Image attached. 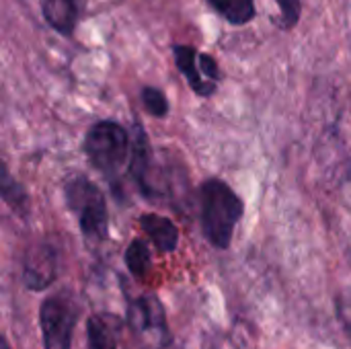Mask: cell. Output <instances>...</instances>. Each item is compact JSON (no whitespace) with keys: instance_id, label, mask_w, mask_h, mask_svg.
<instances>
[{"instance_id":"cell-12","label":"cell","mask_w":351,"mask_h":349,"mask_svg":"<svg viewBox=\"0 0 351 349\" xmlns=\"http://www.w3.org/2000/svg\"><path fill=\"white\" fill-rule=\"evenodd\" d=\"M210 6L230 25H247L255 19V0H208Z\"/></svg>"},{"instance_id":"cell-1","label":"cell","mask_w":351,"mask_h":349,"mask_svg":"<svg viewBox=\"0 0 351 349\" xmlns=\"http://www.w3.org/2000/svg\"><path fill=\"white\" fill-rule=\"evenodd\" d=\"M199 212L202 230L210 245L216 249H228L245 212L241 195L226 181L208 179L199 189Z\"/></svg>"},{"instance_id":"cell-4","label":"cell","mask_w":351,"mask_h":349,"mask_svg":"<svg viewBox=\"0 0 351 349\" xmlns=\"http://www.w3.org/2000/svg\"><path fill=\"white\" fill-rule=\"evenodd\" d=\"M78 311L66 294H56L41 304L39 323L45 349H70Z\"/></svg>"},{"instance_id":"cell-17","label":"cell","mask_w":351,"mask_h":349,"mask_svg":"<svg viewBox=\"0 0 351 349\" xmlns=\"http://www.w3.org/2000/svg\"><path fill=\"white\" fill-rule=\"evenodd\" d=\"M280 12H282V27L284 29H292L298 21H300V14H302V2L300 0H276Z\"/></svg>"},{"instance_id":"cell-8","label":"cell","mask_w":351,"mask_h":349,"mask_svg":"<svg viewBox=\"0 0 351 349\" xmlns=\"http://www.w3.org/2000/svg\"><path fill=\"white\" fill-rule=\"evenodd\" d=\"M140 226L146 232L148 241L162 253H171L179 245V230L177 226L158 214H142L140 216Z\"/></svg>"},{"instance_id":"cell-6","label":"cell","mask_w":351,"mask_h":349,"mask_svg":"<svg viewBox=\"0 0 351 349\" xmlns=\"http://www.w3.org/2000/svg\"><path fill=\"white\" fill-rule=\"evenodd\" d=\"M173 53L179 72L185 76L193 93L199 97H212L222 78L218 62L212 56L202 53L191 45H175Z\"/></svg>"},{"instance_id":"cell-2","label":"cell","mask_w":351,"mask_h":349,"mask_svg":"<svg viewBox=\"0 0 351 349\" xmlns=\"http://www.w3.org/2000/svg\"><path fill=\"white\" fill-rule=\"evenodd\" d=\"M84 152L99 173L115 179L130 160V134L115 121H97L84 136Z\"/></svg>"},{"instance_id":"cell-15","label":"cell","mask_w":351,"mask_h":349,"mask_svg":"<svg viewBox=\"0 0 351 349\" xmlns=\"http://www.w3.org/2000/svg\"><path fill=\"white\" fill-rule=\"evenodd\" d=\"M142 103H144L146 111L154 117H165L169 113V101H167L165 93L154 86L142 88Z\"/></svg>"},{"instance_id":"cell-3","label":"cell","mask_w":351,"mask_h":349,"mask_svg":"<svg viewBox=\"0 0 351 349\" xmlns=\"http://www.w3.org/2000/svg\"><path fill=\"white\" fill-rule=\"evenodd\" d=\"M66 202L76 216L82 234L88 241L101 243L107 239L109 214L101 189L86 177H74L66 183Z\"/></svg>"},{"instance_id":"cell-14","label":"cell","mask_w":351,"mask_h":349,"mask_svg":"<svg viewBox=\"0 0 351 349\" xmlns=\"http://www.w3.org/2000/svg\"><path fill=\"white\" fill-rule=\"evenodd\" d=\"M0 195L14 208V210H21L27 206V197L23 193V189L12 181V177L4 171V167L0 165Z\"/></svg>"},{"instance_id":"cell-11","label":"cell","mask_w":351,"mask_h":349,"mask_svg":"<svg viewBox=\"0 0 351 349\" xmlns=\"http://www.w3.org/2000/svg\"><path fill=\"white\" fill-rule=\"evenodd\" d=\"M150 146L146 140V134L142 125H134V134L130 138V171L136 177L138 185L144 189V193H150L148 189V165H150Z\"/></svg>"},{"instance_id":"cell-5","label":"cell","mask_w":351,"mask_h":349,"mask_svg":"<svg viewBox=\"0 0 351 349\" xmlns=\"http://www.w3.org/2000/svg\"><path fill=\"white\" fill-rule=\"evenodd\" d=\"M128 325L146 349H160L169 341L165 311L154 296H140L128 304Z\"/></svg>"},{"instance_id":"cell-18","label":"cell","mask_w":351,"mask_h":349,"mask_svg":"<svg viewBox=\"0 0 351 349\" xmlns=\"http://www.w3.org/2000/svg\"><path fill=\"white\" fill-rule=\"evenodd\" d=\"M348 175H350V179H351V148H350V158H348Z\"/></svg>"},{"instance_id":"cell-13","label":"cell","mask_w":351,"mask_h":349,"mask_svg":"<svg viewBox=\"0 0 351 349\" xmlns=\"http://www.w3.org/2000/svg\"><path fill=\"white\" fill-rule=\"evenodd\" d=\"M125 265L130 269L132 276H136L138 280H142L150 267V251L148 245L142 239H136L130 243L128 251H125Z\"/></svg>"},{"instance_id":"cell-16","label":"cell","mask_w":351,"mask_h":349,"mask_svg":"<svg viewBox=\"0 0 351 349\" xmlns=\"http://www.w3.org/2000/svg\"><path fill=\"white\" fill-rule=\"evenodd\" d=\"M335 311H337V319L351 341V288L341 290L335 298Z\"/></svg>"},{"instance_id":"cell-7","label":"cell","mask_w":351,"mask_h":349,"mask_svg":"<svg viewBox=\"0 0 351 349\" xmlns=\"http://www.w3.org/2000/svg\"><path fill=\"white\" fill-rule=\"evenodd\" d=\"M82 0H41L43 19L62 35H70L80 19Z\"/></svg>"},{"instance_id":"cell-10","label":"cell","mask_w":351,"mask_h":349,"mask_svg":"<svg viewBox=\"0 0 351 349\" xmlns=\"http://www.w3.org/2000/svg\"><path fill=\"white\" fill-rule=\"evenodd\" d=\"M88 349H123L121 325L113 317H93L86 325Z\"/></svg>"},{"instance_id":"cell-9","label":"cell","mask_w":351,"mask_h":349,"mask_svg":"<svg viewBox=\"0 0 351 349\" xmlns=\"http://www.w3.org/2000/svg\"><path fill=\"white\" fill-rule=\"evenodd\" d=\"M56 276V257L53 251L47 247H41L37 251H31L27 265H25V284L31 290H43L51 284Z\"/></svg>"}]
</instances>
